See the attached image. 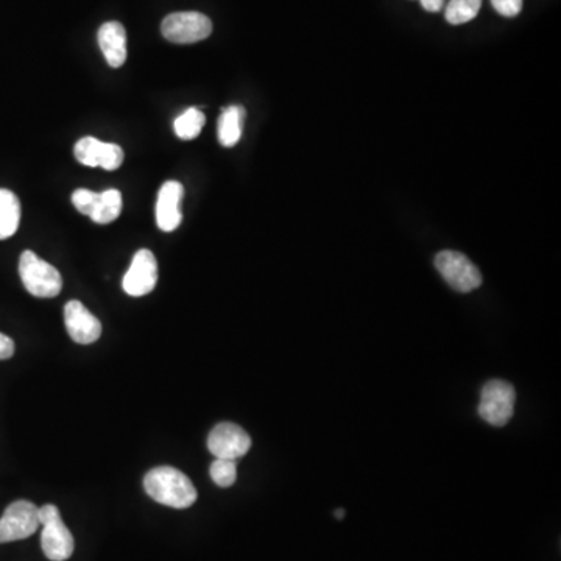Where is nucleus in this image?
I'll list each match as a JSON object with an SVG mask.
<instances>
[{
    "instance_id": "nucleus-1",
    "label": "nucleus",
    "mask_w": 561,
    "mask_h": 561,
    "mask_svg": "<svg viewBox=\"0 0 561 561\" xmlns=\"http://www.w3.org/2000/svg\"><path fill=\"white\" fill-rule=\"evenodd\" d=\"M144 488L153 501L172 509H189L198 496L191 479L172 466H159L145 474Z\"/></svg>"
},
{
    "instance_id": "nucleus-2",
    "label": "nucleus",
    "mask_w": 561,
    "mask_h": 561,
    "mask_svg": "<svg viewBox=\"0 0 561 561\" xmlns=\"http://www.w3.org/2000/svg\"><path fill=\"white\" fill-rule=\"evenodd\" d=\"M19 275L27 292L36 298L57 297L63 289L60 272L30 250L24 251L19 259Z\"/></svg>"
},
{
    "instance_id": "nucleus-3",
    "label": "nucleus",
    "mask_w": 561,
    "mask_h": 561,
    "mask_svg": "<svg viewBox=\"0 0 561 561\" xmlns=\"http://www.w3.org/2000/svg\"><path fill=\"white\" fill-rule=\"evenodd\" d=\"M39 524L43 526L41 546L52 561H66L74 554V537L61 519L57 505L47 504L39 509Z\"/></svg>"
},
{
    "instance_id": "nucleus-4",
    "label": "nucleus",
    "mask_w": 561,
    "mask_h": 561,
    "mask_svg": "<svg viewBox=\"0 0 561 561\" xmlns=\"http://www.w3.org/2000/svg\"><path fill=\"white\" fill-rule=\"evenodd\" d=\"M515 403V387L502 379H493L484 385L477 410L482 420L491 426L502 427L512 420Z\"/></svg>"
},
{
    "instance_id": "nucleus-5",
    "label": "nucleus",
    "mask_w": 561,
    "mask_h": 561,
    "mask_svg": "<svg viewBox=\"0 0 561 561\" xmlns=\"http://www.w3.org/2000/svg\"><path fill=\"white\" fill-rule=\"evenodd\" d=\"M435 267L446 283L457 292H473L482 284L479 269L459 251L446 250L438 253Z\"/></svg>"
},
{
    "instance_id": "nucleus-6",
    "label": "nucleus",
    "mask_w": 561,
    "mask_h": 561,
    "mask_svg": "<svg viewBox=\"0 0 561 561\" xmlns=\"http://www.w3.org/2000/svg\"><path fill=\"white\" fill-rule=\"evenodd\" d=\"M161 33L170 43L194 44L211 35L212 22L198 11H181L164 19Z\"/></svg>"
},
{
    "instance_id": "nucleus-7",
    "label": "nucleus",
    "mask_w": 561,
    "mask_h": 561,
    "mask_svg": "<svg viewBox=\"0 0 561 561\" xmlns=\"http://www.w3.org/2000/svg\"><path fill=\"white\" fill-rule=\"evenodd\" d=\"M39 527V509L33 502H13L0 518V544L32 537Z\"/></svg>"
},
{
    "instance_id": "nucleus-8",
    "label": "nucleus",
    "mask_w": 561,
    "mask_h": 561,
    "mask_svg": "<svg viewBox=\"0 0 561 561\" xmlns=\"http://www.w3.org/2000/svg\"><path fill=\"white\" fill-rule=\"evenodd\" d=\"M251 448V438L234 423L217 424L208 437V449L216 459L237 460Z\"/></svg>"
},
{
    "instance_id": "nucleus-9",
    "label": "nucleus",
    "mask_w": 561,
    "mask_h": 561,
    "mask_svg": "<svg viewBox=\"0 0 561 561\" xmlns=\"http://www.w3.org/2000/svg\"><path fill=\"white\" fill-rule=\"evenodd\" d=\"M75 158L78 163L88 167H102L113 172L124 163V150L117 144L102 142L99 139L86 136L75 144Z\"/></svg>"
},
{
    "instance_id": "nucleus-10",
    "label": "nucleus",
    "mask_w": 561,
    "mask_h": 561,
    "mask_svg": "<svg viewBox=\"0 0 561 561\" xmlns=\"http://www.w3.org/2000/svg\"><path fill=\"white\" fill-rule=\"evenodd\" d=\"M158 283V262L150 250H139L124 276V290L130 297H144Z\"/></svg>"
},
{
    "instance_id": "nucleus-11",
    "label": "nucleus",
    "mask_w": 561,
    "mask_h": 561,
    "mask_svg": "<svg viewBox=\"0 0 561 561\" xmlns=\"http://www.w3.org/2000/svg\"><path fill=\"white\" fill-rule=\"evenodd\" d=\"M64 323L71 339L80 345H91L102 336L99 318L92 315L80 301L72 300L64 306Z\"/></svg>"
},
{
    "instance_id": "nucleus-12",
    "label": "nucleus",
    "mask_w": 561,
    "mask_h": 561,
    "mask_svg": "<svg viewBox=\"0 0 561 561\" xmlns=\"http://www.w3.org/2000/svg\"><path fill=\"white\" fill-rule=\"evenodd\" d=\"M184 187L178 181H167L161 187L156 202V223L161 231L172 233L183 220L181 202H183Z\"/></svg>"
},
{
    "instance_id": "nucleus-13",
    "label": "nucleus",
    "mask_w": 561,
    "mask_h": 561,
    "mask_svg": "<svg viewBox=\"0 0 561 561\" xmlns=\"http://www.w3.org/2000/svg\"><path fill=\"white\" fill-rule=\"evenodd\" d=\"M99 46L111 68L124 66L127 60V32L117 21L106 22L99 30Z\"/></svg>"
},
{
    "instance_id": "nucleus-14",
    "label": "nucleus",
    "mask_w": 561,
    "mask_h": 561,
    "mask_svg": "<svg viewBox=\"0 0 561 561\" xmlns=\"http://www.w3.org/2000/svg\"><path fill=\"white\" fill-rule=\"evenodd\" d=\"M245 110L242 106H228L222 111V116L217 125V136L219 142L231 149L242 138V128H244Z\"/></svg>"
},
{
    "instance_id": "nucleus-15",
    "label": "nucleus",
    "mask_w": 561,
    "mask_h": 561,
    "mask_svg": "<svg viewBox=\"0 0 561 561\" xmlns=\"http://www.w3.org/2000/svg\"><path fill=\"white\" fill-rule=\"evenodd\" d=\"M21 222V203L8 189H0V240L8 239L18 231Z\"/></svg>"
},
{
    "instance_id": "nucleus-16",
    "label": "nucleus",
    "mask_w": 561,
    "mask_h": 561,
    "mask_svg": "<svg viewBox=\"0 0 561 561\" xmlns=\"http://www.w3.org/2000/svg\"><path fill=\"white\" fill-rule=\"evenodd\" d=\"M120 211H122V194L117 189H108L100 192L99 202L89 217L92 222L99 225H108L120 216Z\"/></svg>"
},
{
    "instance_id": "nucleus-17",
    "label": "nucleus",
    "mask_w": 561,
    "mask_h": 561,
    "mask_svg": "<svg viewBox=\"0 0 561 561\" xmlns=\"http://www.w3.org/2000/svg\"><path fill=\"white\" fill-rule=\"evenodd\" d=\"M205 122L206 117L203 111L198 110V108H189L180 117H177L173 128H175L178 138L183 139V141H191L202 133Z\"/></svg>"
},
{
    "instance_id": "nucleus-18",
    "label": "nucleus",
    "mask_w": 561,
    "mask_h": 561,
    "mask_svg": "<svg viewBox=\"0 0 561 561\" xmlns=\"http://www.w3.org/2000/svg\"><path fill=\"white\" fill-rule=\"evenodd\" d=\"M482 0H451L446 7V21L452 25L466 24L479 15Z\"/></svg>"
},
{
    "instance_id": "nucleus-19",
    "label": "nucleus",
    "mask_w": 561,
    "mask_h": 561,
    "mask_svg": "<svg viewBox=\"0 0 561 561\" xmlns=\"http://www.w3.org/2000/svg\"><path fill=\"white\" fill-rule=\"evenodd\" d=\"M209 473L214 484L222 488L231 487L237 479L236 460L216 459L212 462Z\"/></svg>"
},
{
    "instance_id": "nucleus-20",
    "label": "nucleus",
    "mask_w": 561,
    "mask_h": 561,
    "mask_svg": "<svg viewBox=\"0 0 561 561\" xmlns=\"http://www.w3.org/2000/svg\"><path fill=\"white\" fill-rule=\"evenodd\" d=\"M100 192L89 191V189H77L72 194V203L78 212H82L85 216H91L92 211L99 202Z\"/></svg>"
},
{
    "instance_id": "nucleus-21",
    "label": "nucleus",
    "mask_w": 561,
    "mask_h": 561,
    "mask_svg": "<svg viewBox=\"0 0 561 561\" xmlns=\"http://www.w3.org/2000/svg\"><path fill=\"white\" fill-rule=\"evenodd\" d=\"M494 10L505 18H513L519 15V11L523 8V0H491Z\"/></svg>"
},
{
    "instance_id": "nucleus-22",
    "label": "nucleus",
    "mask_w": 561,
    "mask_h": 561,
    "mask_svg": "<svg viewBox=\"0 0 561 561\" xmlns=\"http://www.w3.org/2000/svg\"><path fill=\"white\" fill-rule=\"evenodd\" d=\"M15 354V342L0 332V360H7Z\"/></svg>"
},
{
    "instance_id": "nucleus-23",
    "label": "nucleus",
    "mask_w": 561,
    "mask_h": 561,
    "mask_svg": "<svg viewBox=\"0 0 561 561\" xmlns=\"http://www.w3.org/2000/svg\"><path fill=\"white\" fill-rule=\"evenodd\" d=\"M420 2L424 10L431 11V13L442 10L443 4H445V0H420Z\"/></svg>"
},
{
    "instance_id": "nucleus-24",
    "label": "nucleus",
    "mask_w": 561,
    "mask_h": 561,
    "mask_svg": "<svg viewBox=\"0 0 561 561\" xmlns=\"http://www.w3.org/2000/svg\"><path fill=\"white\" fill-rule=\"evenodd\" d=\"M336 518H339V519L345 518V510H337Z\"/></svg>"
}]
</instances>
